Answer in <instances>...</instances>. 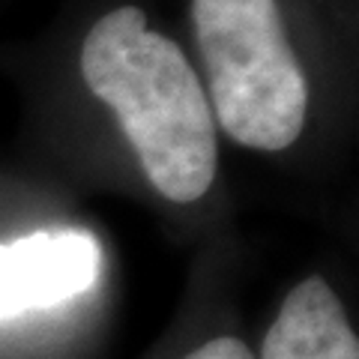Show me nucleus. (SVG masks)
<instances>
[{
    "label": "nucleus",
    "instance_id": "obj_1",
    "mask_svg": "<svg viewBox=\"0 0 359 359\" xmlns=\"http://www.w3.org/2000/svg\"><path fill=\"white\" fill-rule=\"evenodd\" d=\"M81 75L117 114L156 192L174 204L210 192L219 144L204 84L186 54L147 27L138 6H120L90 27Z\"/></svg>",
    "mask_w": 359,
    "mask_h": 359
},
{
    "label": "nucleus",
    "instance_id": "obj_2",
    "mask_svg": "<svg viewBox=\"0 0 359 359\" xmlns=\"http://www.w3.org/2000/svg\"><path fill=\"white\" fill-rule=\"evenodd\" d=\"M212 120L243 147L287 150L306 126L309 87L276 0H192Z\"/></svg>",
    "mask_w": 359,
    "mask_h": 359
},
{
    "label": "nucleus",
    "instance_id": "obj_3",
    "mask_svg": "<svg viewBox=\"0 0 359 359\" xmlns=\"http://www.w3.org/2000/svg\"><path fill=\"white\" fill-rule=\"evenodd\" d=\"M102 269V249L87 231H36L0 245V320L54 309L87 294Z\"/></svg>",
    "mask_w": 359,
    "mask_h": 359
},
{
    "label": "nucleus",
    "instance_id": "obj_4",
    "mask_svg": "<svg viewBox=\"0 0 359 359\" xmlns=\"http://www.w3.org/2000/svg\"><path fill=\"white\" fill-rule=\"evenodd\" d=\"M261 359H359V339L323 278H306L285 297Z\"/></svg>",
    "mask_w": 359,
    "mask_h": 359
},
{
    "label": "nucleus",
    "instance_id": "obj_5",
    "mask_svg": "<svg viewBox=\"0 0 359 359\" xmlns=\"http://www.w3.org/2000/svg\"><path fill=\"white\" fill-rule=\"evenodd\" d=\"M183 359H257L249 344L243 339H233V335H219V339H210L201 347H195L192 353H186Z\"/></svg>",
    "mask_w": 359,
    "mask_h": 359
}]
</instances>
